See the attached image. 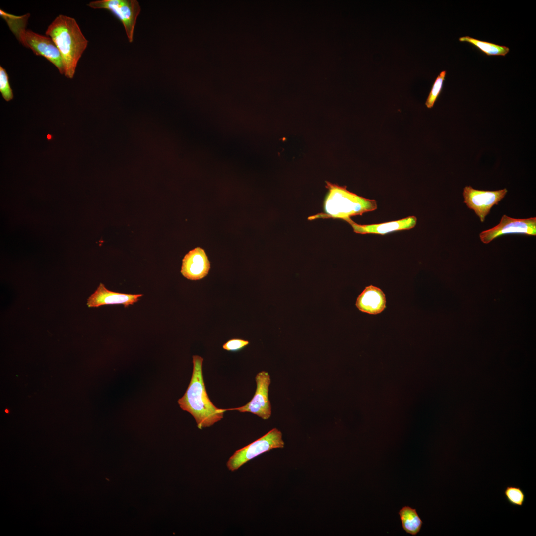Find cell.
Instances as JSON below:
<instances>
[{
  "instance_id": "1",
  "label": "cell",
  "mask_w": 536,
  "mask_h": 536,
  "mask_svg": "<svg viewBox=\"0 0 536 536\" xmlns=\"http://www.w3.org/2000/svg\"><path fill=\"white\" fill-rule=\"evenodd\" d=\"M203 361L201 356H193V368L190 382L184 395L178 400L180 408L193 416L198 428L201 430L221 420L227 411L216 407L207 395L202 374Z\"/></svg>"
},
{
  "instance_id": "2",
  "label": "cell",
  "mask_w": 536,
  "mask_h": 536,
  "mask_svg": "<svg viewBox=\"0 0 536 536\" xmlns=\"http://www.w3.org/2000/svg\"><path fill=\"white\" fill-rule=\"evenodd\" d=\"M45 34L52 39L60 53L65 76L72 79L88 43L76 21L60 14L49 25Z\"/></svg>"
},
{
  "instance_id": "3",
  "label": "cell",
  "mask_w": 536,
  "mask_h": 536,
  "mask_svg": "<svg viewBox=\"0 0 536 536\" xmlns=\"http://www.w3.org/2000/svg\"><path fill=\"white\" fill-rule=\"evenodd\" d=\"M326 187L328 192L324 202V213L311 216L309 220L331 218L347 222L352 216L362 215L377 208L375 200L359 196L348 191L346 186L326 182Z\"/></svg>"
},
{
  "instance_id": "4",
  "label": "cell",
  "mask_w": 536,
  "mask_h": 536,
  "mask_svg": "<svg viewBox=\"0 0 536 536\" xmlns=\"http://www.w3.org/2000/svg\"><path fill=\"white\" fill-rule=\"evenodd\" d=\"M0 16L5 20L10 30L18 41L24 47L30 49L33 53L41 56L52 63L60 73L64 74V67L60 53L52 39L26 29L29 13L16 16L0 10Z\"/></svg>"
},
{
  "instance_id": "5",
  "label": "cell",
  "mask_w": 536,
  "mask_h": 536,
  "mask_svg": "<svg viewBox=\"0 0 536 536\" xmlns=\"http://www.w3.org/2000/svg\"><path fill=\"white\" fill-rule=\"evenodd\" d=\"M284 446L281 432L274 428L253 442L236 451L229 458L226 466L229 470L234 472L260 454L273 449L282 448Z\"/></svg>"
},
{
  "instance_id": "6",
  "label": "cell",
  "mask_w": 536,
  "mask_h": 536,
  "mask_svg": "<svg viewBox=\"0 0 536 536\" xmlns=\"http://www.w3.org/2000/svg\"><path fill=\"white\" fill-rule=\"evenodd\" d=\"M88 5L94 9L110 11L123 24L128 38L133 40L134 27L141 8L136 0H102L90 2Z\"/></svg>"
},
{
  "instance_id": "7",
  "label": "cell",
  "mask_w": 536,
  "mask_h": 536,
  "mask_svg": "<svg viewBox=\"0 0 536 536\" xmlns=\"http://www.w3.org/2000/svg\"><path fill=\"white\" fill-rule=\"evenodd\" d=\"M507 193L506 188L491 191L476 190L470 186H465L463 191L464 203L469 208L473 210L480 221L483 222L491 208L494 205H498Z\"/></svg>"
},
{
  "instance_id": "8",
  "label": "cell",
  "mask_w": 536,
  "mask_h": 536,
  "mask_svg": "<svg viewBox=\"0 0 536 536\" xmlns=\"http://www.w3.org/2000/svg\"><path fill=\"white\" fill-rule=\"evenodd\" d=\"M508 234L536 236V217L516 219L504 214L498 225L482 231L479 237L482 243L488 244L494 239Z\"/></svg>"
},
{
  "instance_id": "9",
  "label": "cell",
  "mask_w": 536,
  "mask_h": 536,
  "mask_svg": "<svg viewBox=\"0 0 536 536\" xmlns=\"http://www.w3.org/2000/svg\"><path fill=\"white\" fill-rule=\"evenodd\" d=\"M255 380L257 387L252 400L243 406L226 410L250 412L264 420L270 418L271 415V407L268 398L269 386L271 382L270 375L268 372L262 371L257 374Z\"/></svg>"
},
{
  "instance_id": "10",
  "label": "cell",
  "mask_w": 536,
  "mask_h": 536,
  "mask_svg": "<svg viewBox=\"0 0 536 536\" xmlns=\"http://www.w3.org/2000/svg\"><path fill=\"white\" fill-rule=\"evenodd\" d=\"M210 268V263L204 250L196 247L185 255L181 273L188 279L197 280L205 277Z\"/></svg>"
},
{
  "instance_id": "11",
  "label": "cell",
  "mask_w": 536,
  "mask_h": 536,
  "mask_svg": "<svg viewBox=\"0 0 536 536\" xmlns=\"http://www.w3.org/2000/svg\"><path fill=\"white\" fill-rule=\"evenodd\" d=\"M348 222L355 233L361 234H373L385 235L392 232L409 230L414 228L417 223L414 216H410L401 219L378 224L361 225L351 219Z\"/></svg>"
},
{
  "instance_id": "12",
  "label": "cell",
  "mask_w": 536,
  "mask_h": 536,
  "mask_svg": "<svg viewBox=\"0 0 536 536\" xmlns=\"http://www.w3.org/2000/svg\"><path fill=\"white\" fill-rule=\"evenodd\" d=\"M141 294H131L113 292L100 283L96 290L87 299L88 307H98L105 305L123 304L125 307L139 300Z\"/></svg>"
},
{
  "instance_id": "13",
  "label": "cell",
  "mask_w": 536,
  "mask_h": 536,
  "mask_svg": "<svg viewBox=\"0 0 536 536\" xmlns=\"http://www.w3.org/2000/svg\"><path fill=\"white\" fill-rule=\"evenodd\" d=\"M386 297L383 291L372 285L365 287L356 302L357 308L361 312L372 315L380 314L386 308Z\"/></svg>"
},
{
  "instance_id": "14",
  "label": "cell",
  "mask_w": 536,
  "mask_h": 536,
  "mask_svg": "<svg viewBox=\"0 0 536 536\" xmlns=\"http://www.w3.org/2000/svg\"><path fill=\"white\" fill-rule=\"evenodd\" d=\"M399 514L403 530L408 534L416 536L423 524L416 510L405 506L400 510Z\"/></svg>"
},
{
  "instance_id": "15",
  "label": "cell",
  "mask_w": 536,
  "mask_h": 536,
  "mask_svg": "<svg viewBox=\"0 0 536 536\" xmlns=\"http://www.w3.org/2000/svg\"><path fill=\"white\" fill-rule=\"evenodd\" d=\"M460 42L469 43L488 56H505L509 52V48L505 46H500L486 41H481L469 36H464L459 38Z\"/></svg>"
},
{
  "instance_id": "16",
  "label": "cell",
  "mask_w": 536,
  "mask_h": 536,
  "mask_svg": "<svg viewBox=\"0 0 536 536\" xmlns=\"http://www.w3.org/2000/svg\"><path fill=\"white\" fill-rule=\"evenodd\" d=\"M504 494L508 503L511 505L521 507L525 502V494L519 487L508 486L504 491Z\"/></svg>"
},
{
  "instance_id": "17",
  "label": "cell",
  "mask_w": 536,
  "mask_h": 536,
  "mask_svg": "<svg viewBox=\"0 0 536 536\" xmlns=\"http://www.w3.org/2000/svg\"><path fill=\"white\" fill-rule=\"evenodd\" d=\"M446 74V71L445 70L441 71L435 80L425 102V105L428 108H431L433 107L435 101L439 96L443 88Z\"/></svg>"
},
{
  "instance_id": "18",
  "label": "cell",
  "mask_w": 536,
  "mask_h": 536,
  "mask_svg": "<svg viewBox=\"0 0 536 536\" xmlns=\"http://www.w3.org/2000/svg\"><path fill=\"white\" fill-rule=\"evenodd\" d=\"M0 91L4 99L6 101L13 98L12 90L10 87L9 78L6 70L0 66Z\"/></svg>"
},
{
  "instance_id": "19",
  "label": "cell",
  "mask_w": 536,
  "mask_h": 536,
  "mask_svg": "<svg viewBox=\"0 0 536 536\" xmlns=\"http://www.w3.org/2000/svg\"><path fill=\"white\" fill-rule=\"evenodd\" d=\"M249 342L240 338H232L223 345V348L227 351L236 352L243 349Z\"/></svg>"
},
{
  "instance_id": "20",
  "label": "cell",
  "mask_w": 536,
  "mask_h": 536,
  "mask_svg": "<svg viewBox=\"0 0 536 536\" xmlns=\"http://www.w3.org/2000/svg\"><path fill=\"white\" fill-rule=\"evenodd\" d=\"M5 412H6V413H8L9 412H8V410H7V409L5 410Z\"/></svg>"
}]
</instances>
